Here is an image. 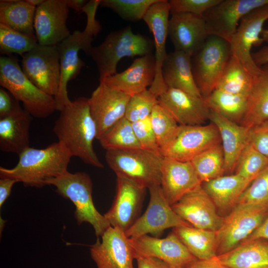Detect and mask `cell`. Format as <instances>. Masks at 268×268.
<instances>
[{
	"instance_id": "6da1fadb",
	"label": "cell",
	"mask_w": 268,
	"mask_h": 268,
	"mask_svg": "<svg viewBox=\"0 0 268 268\" xmlns=\"http://www.w3.org/2000/svg\"><path fill=\"white\" fill-rule=\"evenodd\" d=\"M53 131L58 142L72 157L94 167H103L93 148L97 130L90 111L88 98L80 97L66 105L55 121Z\"/></svg>"
},
{
	"instance_id": "7a4b0ae2",
	"label": "cell",
	"mask_w": 268,
	"mask_h": 268,
	"mask_svg": "<svg viewBox=\"0 0 268 268\" xmlns=\"http://www.w3.org/2000/svg\"><path fill=\"white\" fill-rule=\"evenodd\" d=\"M12 168L0 167V178L22 183L25 187L42 188L48 180L67 171L71 156L58 141L45 148H28Z\"/></svg>"
},
{
	"instance_id": "3957f363",
	"label": "cell",
	"mask_w": 268,
	"mask_h": 268,
	"mask_svg": "<svg viewBox=\"0 0 268 268\" xmlns=\"http://www.w3.org/2000/svg\"><path fill=\"white\" fill-rule=\"evenodd\" d=\"M99 3L96 1L88 2L81 12L87 15V23L83 31L75 30L57 45L61 65V81L59 93L55 97L58 111L62 109L71 101L67 91L68 81L75 78L85 66L84 62L79 58V51L83 50L89 55L92 48L93 37L96 36L101 26L95 19Z\"/></svg>"
},
{
	"instance_id": "277c9868",
	"label": "cell",
	"mask_w": 268,
	"mask_h": 268,
	"mask_svg": "<svg viewBox=\"0 0 268 268\" xmlns=\"http://www.w3.org/2000/svg\"><path fill=\"white\" fill-rule=\"evenodd\" d=\"M153 47L150 39L134 33L127 26L110 33L100 45L92 47L88 55L96 64L100 83L117 73V67L122 59L152 54Z\"/></svg>"
},
{
	"instance_id": "5b68a950",
	"label": "cell",
	"mask_w": 268,
	"mask_h": 268,
	"mask_svg": "<svg viewBox=\"0 0 268 268\" xmlns=\"http://www.w3.org/2000/svg\"><path fill=\"white\" fill-rule=\"evenodd\" d=\"M0 84L32 117L46 118L58 110L55 98L35 86L25 75L17 60L10 57L0 58Z\"/></svg>"
},
{
	"instance_id": "8992f818",
	"label": "cell",
	"mask_w": 268,
	"mask_h": 268,
	"mask_svg": "<svg viewBox=\"0 0 268 268\" xmlns=\"http://www.w3.org/2000/svg\"><path fill=\"white\" fill-rule=\"evenodd\" d=\"M46 185L56 187V193L69 199L75 206L74 217L78 225L83 222L90 224L97 237H101L111 226L104 215L95 207L92 200V182L88 174L68 171L61 175L48 180Z\"/></svg>"
},
{
	"instance_id": "52a82bcc",
	"label": "cell",
	"mask_w": 268,
	"mask_h": 268,
	"mask_svg": "<svg viewBox=\"0 0 268 268\" xmlns=\"http://www.w3.org/2000/svg\"><path fill=\"white\" fill-rule=\"evenodd\" d=\"M164 157L142 148L106 150L105 160L115 173L148 189L161 183Z\"/></svg>"
},
{
	"instance_id": "ba28073f",
	"label": "cell",
	"mask_w": 268,
	"mask_h": 268,
	"mask_svg": "<svg viewBox=\"0 0 268 268\" xmlns=\"http://www.w3.org/2000/svg\"><path fill=\"white\" fill-rule=\"evenodd\" d=\"M231 55L228 42L209 36L191 57L194 78L203 98L215 89Z\"/></svg>"
},
{
	"instance_id": "9c48e42d",
	"label": "cell",
	"mask_w": 268,
	"mask_h": 268,
	"mask_svg": "<svg viewBox=\"0 0 268 268\" xmlns=\"http://www.w3.org/2000/svg\"><path fill=\"white\" fill-rule=\"evenodd\" d=\"M268 215V205L237 204L223 217L216 231L217 256L227 253L247 239Z\"/></svg>"
},
{
	"instance_id": "30bf717a",
	"label": "cell",
	"mask_w": 268,
	"mask_h": 268,
	"mask_svg": "<svg viewBox=\"0 0 268 268\" xmlns=\"http://www.w3.org/2000/svg\"><path fill=\"white\" fill-rule=\"evenodd\" d=\"M22 57L21 68L27 77L42 91L55 98L61 81L57 46L38 44Z\"/></svg>"
},
{
	"instance_id": "8fae6325",
	"label": "cell",
	"mask_w": 268,
	"mask_h": 268,
	"mask_svg": "<svg viewBox=\"0 0 268 268\" xmlns=\"http://www.w3.org/2000/svg\"><path fill=\"white\" fill-rule=\"evenodd\" d=\"M150 200L144 213L139 217L125 233L129 238L150 234L158 238L169 228L192 226L173 210L166 200L160 185L148 188Z\"/></svg>"
},
{
	"instance_id": "7c38bea8",
	"label": "cell",
	"mask_w": 268,
	"mask_h": 268,
	"mask_svg": "<svg viewBox=\"0 0 268 268\" xmlns=\"http://www.w3.org/2000/svg\"><path fill=\"white\" fill-rule=\"evenodd\" d=\"M268 4V0H221L202 15L209 36L229 43L241 19L249 12Z\"/></svg>"
},
{
	"instance_id": "4fadbf2b",
	"label": "cell",
	"mask_w": 268,
	"mask_h": 268,
	"mask_svg": "<svg viewBox=\"0 0 268 268\" xmlns=\"http://www.w3.org/2000/svg\"><path fill=\"white\" fill-rule=\"evenodd\" d=\"M268 19V4L257 8L246 14L240 21L230 42L232 55L237 58L253 76L260 70L254 62L251 50L263 42L261 34Z\"/></svg>"
},
{
	"instance_id": "5bb4252c",
	"label": "cell",
	"mask_w": 268,
	"mask_h": 268,
	"mask_svg": "<svg viewBox=\"0 0 268 268\" xmlns=\"http://www.w3.org/2000/svg\"><path fill=\"white\" fill-rule=\"evenodd\" d=\"M221 143L219 131L211 123L206 125H179L177 134L163 156L182 161H191L207 149Z\"/></svg>"
},
{
	"instance_id": "9a60e30c",
	"label": "cell",
	"mask_w": 268,
	"mask_h": 268,
	"mask_svg": "<svg viewBox=\"0 0 268 268\" xmlns=\"http://www.w3.org/2000/svg\"><path fill=\"white\" fill-rule=\"evenodd\" d=\"M130 241L135 259L138 257L155 258L175 268H187L197 260L172 231L164 238L145 235L130 238Z\"/></svg>"
},
{
	"instance_id": "2e32d148",
	"label": "cell",
	"mask_w": 268,
	"mask_h": 268,
	"mask_svg": "<svg viewBox=\"0 0 268 268\" xmlns=\"http://www.w3.org/2000/svg\"><path fill=\"white\" fill-rule=\"evenodd\" d=\"M116 176L114 200L104 216L111 226L125 232L139 217L146 188L123 176Z\"/></svg>"
},
{
	"instance_id": "e0dca14e",
	"label": "cell",
	"mask_w": 268,
	"mask_h": 268,
	"mask_svg": "<svg viewBox=\"0 0 268 268\" xmlns=\"http://www.w3.org/2000/svg\"><path fill=\"white\" fill-rule=\"evenodd\" d=\"M97 268H134V252L125 232L110 226L90 247Z\"/></svg>"
},
{
	"instance_id": "ac0fdd59",
	"label": "cell",
	"mask_w": 268,
	"mask_h": 268,
	"mask_svg": "<svg viewBox=\"0 0 268 268\" xmlns=\"http://www.w3.org/2000/svg\"><path fill=\"white\" fill-rule=\"evenodd\" d=\"M68 12L66 0H44L36 7L34 28L38 44L57 46L71 34L67 25Z\"/></svg>"
},
{
	"instance_id": "d6986e66",
	"label": "cell",
	"mask_w": 268,
	"mask_h": 268,
	"mask_svg": "<svg viewBox=\"0 0 268 268\" xmlns=\"http://www.w3.org/2000/svg\"><path fill=\"white\" fill-rule=\"evenodd\" d=\"M171 207L181 218L197 228L216 232L223 222V216L218 213L201 185L186 194Z\"/></svg>"
},
{
	"instance_id": "ffe728a7",
	"label": "cell",
	"mask_w": 268,
	"mask_h": 268,
	"mask_svg": "<svg viewBox=\"0 0 268 268\" xmlns=\"http://www.w3.org/2000/svg\"><path fill=\"white\" fill-rule=\"evenodd\" d=\"M131 96L100 83L93 91L88 104L99 138L112 126L125 117Z\"/></svg>"
},
{
	"instance_id": "44dd1931",
	"label": "cell",
	"mask_w": 268,
	"mask_h": 268,
	"mask_svg": "<svg viewBox=\"0 0 268 268\" xmlns=\"http://www.w3.org/2000/svg\"><path fill=\"white\" fill-rule=\"evenodd\" d=\"M169 14L168 0H158L149 7L143 18L153 36L155 50V73L149 88L159 96L168 88L163 79L162 67L168 54L166 51V41Z\"/></svg>"
},
{
	"instance_id": "7402d4cb",
	"label": "cell",
	"mask_w": 268,
	"mask_h": 268,
	"mask_svg": "<svg viewBox=\"0 0 268 268\" xmlns=\"http://www.w3.org/2000/svg\"><path fill=\"white\" fill-rule=\"evenodd\" d=\"M168 35L174 50L183 52L191 57L209 36L203 16L189 13L172 15L168 22Z\"/></svg>"
},
{
	"instance_id": "603a6c76",
	"label": "cell",
	"mask_w": 268,
	"mask_h": 268,
	"mask_svg": "<svg viewBox=\"0 0 268 268\" xmlns=\"http://www.w3.org/2000/svg\"><path fill=\"white\" fill-rule=\"evenodd\" d=\"M158 102L179 125H202L209 120L210 110L203 97L168 88L159 96Z\"/></svg>"
},
{
	"instance_id": "cb8c5ba5",
	"label": "cell",
	"mask_w": 268,
	"mask_h": 268,
	"mask_svg": "<svg viewBox=\"0 0 268 268\" xmlns=\"http://www.w3.org/2000/svg\"><path fill=\"white\" fill-rule=\"evenodd\" d=\"M161 173L160 186L171 205L202 184L191 161L182 162L164 157Z\"/></svg>"
},
{
	"instance_id": "d4e9b609",
	"label": "cell",
	"mask_w": 268,
	"mask_h": 268,
	"mask_svg": "<svg viewBox=\"0 0 268 268\" xmlns=\"http://www.w3.org/2000/svg\"><path fill=\"white\" fill-rule=\"evenodd\" d=\"M155 73V56L150 54L135 59L126 70L107 77L100 83L132 96L150 86Z\"/></svg>"
},
{
	"instance_id": "484cf974",
	"label": "cell",
	"mask_w": 268,
	"mask_h": 268,
	"mask_svg": "<svg viewBox=\"0 0 268 268\" xmlns=\"http://www.w3.org/2000/svg\"><path fill=\"white\" fill-rule=\"evenodd\" d=\"M209 120L217 127L224 156L225 173L232 174L243 148L249 141L250 129L210 111Z\"/></svg>"
},
{
	"instance_id": "4316f807",
	"label": "cell",
	"mask_w": 268,
	"mask_h": 268,
	"mask_svg": "<svg viewBox=\"0 0 268 268\" xmlns=\"http://www.w3.org/2000/svg\"><path fill=\"white\" fill-rule=\"evenodd\" d=\"M212 259L229 268H268V240L246 239Z\"/></svg>"
},
{
	"instance_id": "83f0119b",
	"label": "cell",
	"mask_w": 268,
	"mask_h": 268,
	"mask_svg": "<svg viewBox=\"0 0 268 268\" xmlns=\"http://www.w3.org/2000/svg\"><path fill=\"white\" fill-rule=\"evenodd\" d=\"M162 75L168 88L202 97L194 78L191 56L187 54L177 50L168 54L162 65Z\"/></svg>"
},
{
	"instance_id": "f1b7e54d",
	"label": "cell",
	"mask_w": 268,
	"mask_h": 268,
	"mask_svg": "<svg viewBox=\"0 0 268 268\" xmlns=\"http://www.w3.org/2000/svg\"><path fill=\"white\" fill-rule=\"evenodd\" d=\"M251 183L234 173L203 182L201 187L218 211L229 212L237 204L241 196Z\"/></svg>"
},
{
	"instance_id": "f546056e",
	"label": "cell",
	"mask_w": 268,
	"mask_h": 268,
	"mask_svg": "<svg viewBox=\"0 0 268 268\" xmlns=\"http://www.w3.org/2000/svg\"><path fill=\"white\" fill-rule=\"evenodd\" d=\"M32 116L23 109L0 118V150L18 155L30 147L29 129Z\"/></svg>"
},
{
	"instance_id": "4dcf8cb0",
	"label": "cell",
	"mask_w": 268,
	"mask_h": 268,
	"mask_svg": "<svg viewBox=\"0 0 268 268\" xmlns=\"http://www.w3.org/2000/svg\"><path fill=\"white\" fill-rule=\"evenodd\" d=\"M268 122V63L253 76L246 113L240 125L251 129Z\"/></svg>"
},
{
	"instance_id": "1f68e13d",
	"label": "cell",
	"mask_w": 268,
	"mask_h": 268,
	"mask_svg": "<svg viewBox=\"0 0 268 268\" xmlns=\"http://www.w3.org/2000/svg\"><path fill=\"white\" fill-rule=\"evenodd\" d=\"M198 260H210L217 256L216 232L180 226L172 231Z\"/></svg>"
},
{
	"instance_id": "d6a6232c",
	"label": "cell",
	"mask_w": 268,
	"mask_h": 268,
	"mask_svg": "<svg viewBox=\"0 0 268 268\" xmlns=\"http://www.w3.org/2000/svg\"><path fill=\"white\" fill-rule=\"evenodd\" d=\"M36 9V7L27 0H1L0 23L23 33L35 34Z\"/></svg>"
},
{
	"instance_id": "836d02e7",
	"label": "cell",
	"mask_w": 268,
	"mask_h": 268,
	"mask_svg": "<svg viewBox=\"0 0 268 268\" xmlns=\"http://www.w3.org/2000/svg\"><path fill=\"white\" fill-rule=\"evenodd\" d=\"M203 98L210 111L240 124L246 113L247 96L215 89Z\"/></svg>"
},
{
	"instance_id": "e575fe53",
	"label": "cell",
	"mask_w": 268,
	"mask_h": 268,
	"mask_svg": "<svg viewBox=\"0 0 268 268\" xmlns=\"http://www.w3.org/2000/svg\"><path fill=\"white\" fill-rule=\"evenodd\" d=\"M253 81V76L231 55L215 89L248 97Z\"/></svg>"
},
{
	"instance_id": "d590c367",
	"label": "cell",
	"mask_w": 268,
	"mask_h": 268,
	"mask_svg": "<svg viewBox=\"0 0 268 268\" xmlns=\"http://www.w3.org/2000/svg\"><path fill=\"white\" fill-rule=\"evenodd\" d=\"M191 162L202 183L223 176L224 156L221 143L204 150Z\"/></svg>"
},
{
	"instance_id": "8d00e7d4",
	"label": "cell",
	"mask_w": 268,
	"mask_h": 268,
	"mask_svg": "<svg viewBox=\"0 0 268 268\" xmlns=\"http://www.w3.org/2000/svg\"><path fill=\"white\" fill-rule=\"evenodd\" d=\"M98 140L106 151L141 148L135 135L132 123L125 117L108 129Z\"/></svg>"
},
{
	"instance_id": "74e56055",
	"label": "cell",
	"mask_w": 268,
	"mask_h": 268,
	"mask_svg": "<svg viewBox=\"0 0 268 268\" xmlns=\"http://www.w3.org/2000/svg\"><path fill=\"white\" fill-rule=\"evenodd\" d=\"M149 117L161 154L163 156L174 140L179 125L159 104L155 106Z\"/></svg>"
},
{
	"instance_id": "f35d334b",
	"label": "cell",
	"mask_w": 268,
	"mask_h": 268,
	"mask_svg": "<svg viewBox=\"0 0 268 268\" xmlns=\"http://www.w3.org/2000/svg\"><path fill=\"white\" fill-rule=\"evenodd\" d=\"M38 45L35 34H25L0 23L1 54H17L21 57Z\"/></svg>"
},
{
	"instance_id": "ab89813d",
	"label": "cell",
	"mask_w": 268,
	"mask_h": 268,
	"mask_svg": "<svg viewBox=\"0 0 268 268\" xmlns=\"http://www.w3.org/2000/svg\"><path fill=\"white\" fill-rule=\"evenodd\" d=\"M268 165V158L248 141L239 155L234 174L252 182Z\"/></svg>"
},
{
	"instance_id": "60d3db41",
	"label": "cell",
	"mask_w": 268,
	"mask_h": 268,
	"mask_svg": "<svg viewBox=\"0 0 268 268\" xmlns=\"http://www.w3.org/2000/svg\"><path fill=\"white\" fill-rule=\"evenodd\" d=\"M158 0H101L100 6L109 8L122 18L133 22L143 19L149 7Z\"/></svg>"
},
{
	"instance_id": "b9f144b4",
	"label": "cell",
	"mask_w": 268,
	"mask_h": 268,
	"mask_svg": "<svg viewBox=\"0 0 268 268\" xmlns=\"http://www.w3.org/2000/svg\"><path fill=\"white\" fill-rule=\"evenodd\" d=\"M158 97L149 88L131 96L125 118L134 123L149 117L155 106L159 104Z\"/></svg>"
},
{
	"instance_id": "7bdbcfd3",
	"label": "cell",
	"mask_w": 268,
	"mask_h": 268,
	"mask_svg": "<svg viewBox=\"0 0 268 268\" xmlns=\"http://www.w3.org/2000/svg\"><path fill=\"white\" fill-rule=\"evenodd\" d=\"M238 203L268 205V165L249 184Z\"/></svg>"
},
{
	"instance_id": "ee69618b",
	"label": "cell",
	"mask_w": 268,
	"mask_h": 268,
	"mask_svg": "<svg viewBox=\"0 0 268 268\" xmlns=\"http://www.w3.org/2000/svg\"><path fill=\"white\" fill-rule=\"evenodd\" d=\"M132 126L141 148L161 155L150 117L132 123Z\"/></svg>"
},
{
	"instance_id": "f6af8a7d",
	"label": "cell",
	"mask_w": 268,
	"mask_h": 268,
	"mask_svg": "<svg viewBox=\"0 0 268 268\" xmlns=\"http://www.w3.org/2000/svg\"><path fill=\"white\" fill-rule=\"evenodd\" d=\"M221 0H168L171 15L189 13L199 15L203 14Z\"/></svg>"
},
{
	"instance_id": "bcb514c9",
	"label": "cell",
	"mask_w": 268,
	"mask_h": 268,
	"mask_svg": "<svg viewBox=\"0 0 268 268\" xmlns=\"http://www.w3.org/2000/svg\"><path fill=\"white\" fill-rule=\"evenodd\" d=\"M249 141L257 150L268 158V126L262 124L250 129Z\"/></svg>"
},
{
	"instance_id": "7dc6e473",
	"label": "cell",
	"mask_w": 268,
	"mask_h": 268,
	"mask_svg": "<svg viewBox=\"0 0 268 268\" xmlns=\"http://www.w3.org/2000/svg\"><path fill=\"white\" fill-rule=\"evenodd\" d=\"M23 109L13 96L3 88L0 89V118L17 114Z\"/></svg>"
},
{
	"instance_id": "c3c4849f",
	"label": "cell",
	"mask_w": 268,
	"mask_h": 268,
	"mask_svg": "<svg viewBox=\"0 0 268 268\" xmlns=\"http://www.w3.org/2000/svg\"><path fill=\"white\" fill-rule=\"evenodd\" d=\"M137 268H175L164 261L155 258L138 257Z\"/></svg>"
},
{
	"instance_id": "681fc988",
	"label": "cell",
	"mask_w": 268,
	"mask_h": 268,
	"mask_svg": "<svg viewBox=\"0 0 268 268\" xmlns=\"http://www.w3.org/2000/svg\"><path fill=\"white\" fill-rule=\"evenodd\" d=\"M17 182L13 179L3 178L0 179V207L9 196L11 189Z\"/></svg>"
},
{
	"instance_id": "f907efd6",
	"label": "cell",
	"mask_w": 268,
	"mask_h": 268,
	"mask_svg": "<svg viewBox=\"0 0 268 268\" xmlns=\"http://www.w3.org/2000/svg\"><path fill=\"white\" fill-rule=\"evenodd\" d=\"M187 268H229L213 259L210 260H196Z\"/></svg>"
},
{
	"instance_id": "816d5d0a",
	"label": "cell",
	"mask_w": 268,
	"mask_h": 268,
	"mask_svg": "<svg viewBox=\"0 0 268 268\" xmlns=\"http://www.w3.org/2000/svg\"><path fill=\"white\" fill-rule=\"evenodd\" d=\"M265 239L268 240V215L262 223L247 239Z\"/></svg>"
},
{
	"instance_id": "f5cc1de1",
	"label": "cell",
	"mask_w": 268,
	"mask_h": 268,
	"mask_svg": "<svg viewBox=\"0 0 268 268\" xmlns=\"http://www.w3.org/2000/svg\"><path fill=\"white\" fill-rule=\"evenodd\" d=\"M252 56L255 64L261 67L268 63V46L263 47L258 51L252 53Z\"/></svg>"
},
{
	"instance_id": "db71d44e",
	"label": "cell",
	"mask_w": 268,
	"mask_h": 268,
	"mask_svg": "<svg viewBox=\"0 0 268 268\" xmlns=\"http://www.w3.org/2000/svg\"><path fill=\"white\" fill-rule=\"evenodd\" d=\"M68 8H72L75 11V12L81 11L83 7L88 2L85 0H66Z\"/></svg>"
},
{
	"instance_id": "11a10c76",
	"label": "cell",
	"mask_w": 268,
	"mask_h": 268,
	"mask_svg": "<svg viewBox=\"0 0 268 268\" xmlns=\"http://www.w3.org/2000/svg\"><path fill=\"white\" fill-rule=\"evenodd\" d=\"M261 37L264 42L268 44V29H263L261 34Z\"/></svg>"
},
{
	"instance_id": "9f6ffc18",
	"label": "cell",
	"mask_w": 268,
	"mask_h": 268,
	"mask_svg": "<svg viewBox=\"0 0 268 268\" xmlns=\"http://www.w3.org/2000/svg\"><path fill=\"white\" fill-rule=\"evenodd\" d=\"M44 0H27L30 3L36 7L40 5L44 1Z\"/></svg>"
},
{
	"instance_id": "6f0895ef",
	"label": "cell",
	"mask_w": 268,
	"mask_h": 268,
	"mask_svg": "<svg viewBox=\"0 0 268 268\" xmlns=\"http://www.w3.org/2000/svg\"><path fill=\"white\" fill-rule=\"evenodd\" d=\"M265 124V125H266L267 126H268V122H266V123H264V124Z\"/></svg>"
}]
</instances>
